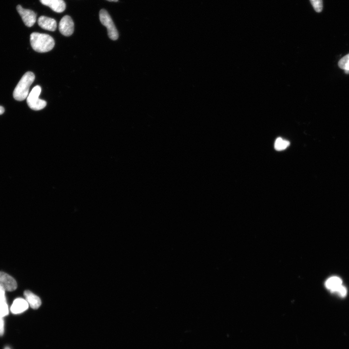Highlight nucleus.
I'll use <instances>...</instances> for the list:
<instances>
[{
  "label": "nucleus",
  "mask_w": 349,
  "mask_h": 349,
  "mask_svg": "<svg viewBox=\"0 0 349 349\" xmlns=\"http://www.w3.org/2000/svg\"><path fill=\"white\" fill-rule=\"evenodd\" d=\"M336 293L341 298H345L347 294V290L346 288L343 285L338 289Z\"/></svg>",
  "instance_id": "17"
},
{
  "label": "nucleus",
  "mask_w": 349,
  "mask_h": 349,
  "mask_svg": "<svg viewBox=\"0 0 349 349\" xmlns=\"http://www.w3.org/2000/svg\"><path fill=\"white\" fill-rule=\"evenodd\" d=\"M6 290L0 287V301L6 299L5 296Z\"/></svg>",
  "instance_id": "19"
},
{
  "label": "nucleus",
  "mask_w": 349,
  "mask_h": 349,
  "mask_svg": "<svg viewBox=\"0 0 349 349\" xmlns=\"http://www.w3.org/2000/svg\"><path fill=\"white\" fill-rule=\"evenodd\" d=\"M5 332V322L3 318L0 316V336H2Z\"/></svg>",
  "instance_id": "18"
},
{
  "label": "nucleus",
  "mask_w": 349,
  "mask_h": 349,
  "mask_svg": "<svg viewBox=\"0 0 349 349\" xmlns=\"http://www.w3.org/2000/svg\"><path fill=\"white\" fill-rule=\"evenodd\" d=\"M17 286L14 278L7 273L0 272V287L6 291H13L17 289Z\"/></svg>",
  "instance_id": "6"
},
{
  "label": "nucleus",
  "mask_w": 349,
  "mask_h": 349,
  "mask_svg": "<svg viewBox=\"0 0 349 349\" xmlns=\"http://www.w3.org/2000/svg\"><path fill=\"white\" fill-rule=\"evenodd\" d=\"M338 67L344 70L347 74H349V54L342 58L338 63Z\"/></svg>",
  "instance_id": "14"
},
{
  "label": "nucleus",
  "mask_w": 349,
  "mask_h": 349,
  "mask_svg": "<svg viewBox=\"0 0 349 349\" xmlns=\"http://www.w3.org/2000/svg\"><path fill=\"white\" fill-rule=\"evenodd\" d=\"M30 43L33 50L41 53L51 51L55 46V41L51 36L39 33L31 34Z\"/></svg>",
  "instance_id": "1"
},
{
  "label": "nucleus",
  "mask_w": 349,
  "mask_h": 349,
  "mask_svg": "<svg viewBox=\"0 0 349 349\" xmlns=\"http://www.w3.org/2000/svg\"><path fill=\"white\" fill-rule=\"evenodd\" d=\"M17 10L27 27L31 28L35 25L37 20V15L35 12L25 9L21 5L17 6Z\"/></svg>",
  "instance_id": "5"
},
{
  "label": "nucleus",
  "mask_w": 349,
  "mask_h": 349,
  "mask_svg": "<svg viewBox=\"0 0 349 349\" xmlns=\"http://www.w3.org/2000/svg\"><path fill=\"white\" fill-rule=\"evenodd\" d=\"M44 5L49 7L54 12L57 13H63L66 8L64 0H40Z\"/></svg>",
  "instance_id": "8"
},
{
  "label": "nucleus",
  "mask_w": 349,
  "mask_h": 349,
  "mask_svg": "<svg viewBox=\"0 0 349 349\" xmlns=\"http://www.w3.org/2000/svg\"><path fill=\"white\" fill-rule=\"evenodd\" d=\"M4 349H11L9 347H6Z\"/></svg>",
  "instance_id": "22"
},
{
  "label": "nucleus",
  "mask_w": 349,
  "mask_h": 349,
  "mask_svg": "<svg viewBox=\"0 0 349 349\" xmlns=\"http://www.w3.org/2000/svg\"><path fill=\"white\" fill-rule=\"evenodd\" d=\"M5 108L2 106H0V115L3 114L5 112Z\"/></svg>",
  "instance_id": "20"
},
{
  "label": "nucleus",
  "mask_w": 349,
  "mask_h": 349,
  "mask_svg": "<svg viewBox=\"0 0 349 349\" xmlns=\"http://www.w3.org/2000/svg\"><path fill=\"white\" fill-rule=\"evenodd\" d=\"M26 300L29 305L34 309L39 308L42 304V301L39 297L30 290H26L24 292Z\"/></svg>",
  "instance_id": "11"
},
{
  "label": "nucleus",
  "mask_w": 349,
  "mask_h": 349,
  "mask_svg": "<svg viewBox=\"0 0 349 349\" xmlns=\"http://www.w3.org/2000/svg\"><path fill=\"white\" fill-rule=\"evenodd\" d=\"M38 25L43 29L50 31H55L57 28V23L55 19L44 16L39 18Z\"/></svg>",
  "instance_id": "10"
},
{
  "label": "nucleus",
  "mask_w": 349,
  "mask_h": 349,
  "mask_svg": "<svg viewBox=\"0 0 349 349\" xmlns=\"http://www.w3.org/2000/svg\"><path fill=\"white\" fill-rule=\"evenodd\" d=\"M29 304L26 299L22 298L16 299L11 308L12 312L14 314H18L26 311L29 307Z\"/></svg>",
  "instance_id": "9"
},
{
  "label": "nucleus",
  "mask_w": 349,
  "mask_h": 349,
  "mask_svg": "<svg viewBox=\"0 0 349 349\" xmlns=\"http://www.w3.org/2000/svg\"><path fill=\"white\" fill-rule=\"evenodd\" d=\"M107 1H110V2H117L119 1V0H107Z\"/></svg>",
  "instance_id": "21"
},
{
  "label": "nucleus",
  "mask_w": 349,
  "mask_h": 349,
  "mask_svg": "<svg viewBox=\"0 0 349 349\" xmlns=\"http://www.w3.org/2000/svg\"><path fill=\"white\" fill-rule=\"evenodd\" d=\"M9 309L6 299L0 301V316L4 318L9 315Z\"/></svg>",
  "instance_id": "15"
},
{
  "label": "nucleus",
  "mask_w": 349,
  "mask_h": 349,
  "mask_svg": "<svg viewBox=\"0 0 349 349\" xmlns=\"http://www.w3.org/2000/svg\"><path fill=\"white\" fill-rule=\"evenodd\" d=\"M61 33L64 36L69 37L73 35L75 30V24L72 18L66 15L61 20L59 25Z\"/></svg>",
  "instance_id": "7"
},
{
  "label": "nucleus",
  "mask_w": 349,
  "mask_h": 349,
  "mask_svg": "<svg viewBox=\"0 0 349 349\" xmlns=\"http://www.w3.org/2000/svg\"><path fill=\"white\" fill-rule=\"evenodd\" d=\"M35 76L30 72L26 73L22 77L14 92V97L18 101H23L28 98L30 89L34 82Z\"/></svg>",
  "instance_id": "2"
},
{
  "label": "nucleus",
  "mask_w": 349,
  "mask_h": 349,
  "mask_svg": "<svg viewBox=\"0 0 349 349\" xmlns=\"http://www.w3.org/2000/svg\"><path fill=\"white\" fill-rule=\"evenodd\" d=\"M342 285L341 279L337 276H332L325 282V286L331 293H336L338 289Z\"/></svg>",
  "instance_id": "12"
},
{
  "label": "nucleus",
  "mask_w": 349,
  "mask_h": 349,
  "mask_svg": "<svg viewBox=\"0 0 349 349\" xmlns=\"http://www.w3.org/2000/svg\"><path fill=\"white\" fill-rule=\"evenodd\" d=\"M41 92V87L37 86L32 89L27 98V103L29 107L33 110H41L47 105L46 101L39 98Z\"/></svg>",
  "instance_id": "3"
},
{
  "label": "nucleus",
  "mask_w": 349,
  "mask_h": 349,
  "mask_svg": "<svg viewBox=\"0 0 349 349\" xmlns=\"http://www.w3.org/2000/svg\"><path fill=\"white\" fill-rule=\"evenodd\" d=\"M289 145V141L278 137L275 141L274 149L277 151H282L286 150Z\"/></svg>",
  "instance_id": "13"
},
{
  "label": "nucleus",
  "mask_w": 349,
  "mask_h": 349,
  "mask_svg": "<svg viewBox=\"0 0 349 349\" xmlns=\"http://www.w3.org/2000/svg\"><path fill=\"white\" fill-rule=\"evenodd\" d=\"M99 15L101 23L107 29L108 37L113 41L117 40L119 36L118 31L107 12L105 10H102Z\"/></svg>",
  "instance_id": "4"
},
{
  "label": "nucleus",
  "mask_w": 349,
  "mask_h": 349,
  "mask_svg": "<svg viewBox=\"0 0 349 349\" xmlns=\"http://www.w3.org/2000/svg\"><path fill=\"white\" fill-rule=\"evenodd\" d=\"M310 1L314 10L317 13H319L322 11V0H310Z\"/></svg>",
  "instance_id": "16"
}]
</instances>
